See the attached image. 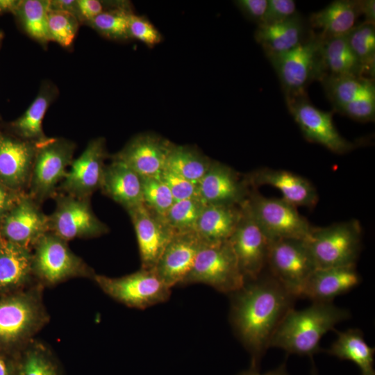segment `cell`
I'll list each match as a JSON object with an SVG mask.
<instances>
[{
  "label": "cell",
  "instance_id": "1",
  "mask_svg": "<svg viewBox=\"0 0 375 375\" xmlns=\"http://www.w3.org/2000/svg\"><path fill=\"white\" fill-rule=\"evenodd\" d=\"M231 295V322L251 356V367L258 369L274 331L296 298L270 274L262 273Z\"/></svg>",
  "mask_w": 375,
  "mask_h": 375
},
{
  "label": "cell",
  "instance_id": "2",
  "mask_svg": "<svg viewBox=\"0 0 375 375\" xmlns=\"http://www.w3.org/2000/svg\"><path fill=\"white\" fill-rule=\"evenodd\" d=\"M349 316L348 310L335 306L333 302H312L300 310L292 308L274 331L269 347L312 357L322 351L319 346L322 336L328 331H335V326Z\"/></svg>",
  "mask_w": 375,
  "mask_h": 375
},
{
  "label": "cell",
  "instance_id": "3",
  "mask_svg": "<svg viewBox=\"0 0 375 375\" xmlns=\"http://www.w3.org/2000/svg\"><path fill=\"white\" fill-rule=\"evenodd\" d=\"M322 38L312 30L293 49L269 59L279 78L285 101L307 94L306 88L324 76L321 45Z\"/></svg>",
  "mask_w": 375,
  "mask_h": 375
},
{
  "label": "cell",
  "instance_id": "4",
  "mask_svg": "<svg viewBox=\"0 0 375 375\" xmlns=\"http://www.w3.org/2000/svg\"><path fill=\"white\" fill-rule=\"evenodd\" d=\"M361 234V226L356 219L313 227L305 241L316 269L356 265Z\"/></svg>",
  "mask_w": 375,
  "mask_h": 375
},
{
  "label": "cell",
  "instance_id": "5",
  "mask_svg": "<svg viewBox=\"0 0 375 375\" xmlns=\"http://www.w3.org/2000/svg\"><path fill=\"white\" fill-rule=\"evenodd\" d=\"M75 149V143L63 138L48 137L36 144L27 193L38 203L57 194Z\"/></svg>",
  "mask_w": 375,
  "mask_h": 375
},
{
  "label": "cell",
  "instance_id": "6",
  "mask_svg": "<svg viewBox=\"0 0 375 375\" xmlns=\"http://www.w3.org/2000/svg\"><path fill=\"white\" fill-rule=\"evenodd\" d=\"M244 283L235 253L227 240L204 242L181 285L203 283L219 292L232 294L240 290Z\"/></svg>",
  "mask_w": 375,
  "mask_h": 375
},
{
  "label": "cell",
  "instance_id": "7",
  "mask_svg": "<svg viewBox=\"0 0 375 375\" xmlns=\"http://www.w3.org/2000/svg\"><path fill=\"white\" fill-rule=\"evenodd\" d=\"M247 201L254 220L269 242L306 240L313 228L296 206L282 198H268L256 188H250Z\"/></svg>",
  "mask_w": 375,
  "mask_h": 375
},
{
  "label": "cell",
  "instance_id": "8",
  "mask_svg": "<svg viewBox=\"0 0 375 375\" xmlns=\"http://www.w3.org/2000/svg\"><path fill=\"white\" fill-rule=\"evenodd\" d=\"M267 265L270 274L295 298L301 297L316 269L305 240L281 239L269 242Z\"/></svg>",
  "mask_w": 375,
  "mask_h": 375
},
{
  "label": "cell",
  "instance_id": "9",
  "mask_svg": "<svg viewBox=\"0 0 375 375\" xmlns=\"http://www.w3.org/2000/svg\"><path fill=\"white\" fill-rule=\"evenodd\" d=\"M93 278L106 294L131 308L145 309L165 302L171 295L172 288L160 279L154 269L141 268L119 278L99 274H94Z\"/></svg>",
  "mask_w": 375,
  "mask_h": 375
},
{
  "label": "cell",
  "instance_id": "10",
  "mask_svg": "<svg viewBox=\"0 0 375 375\" xmlns=\"http://www.w3.org/2000/svg\"><path fill=\"white\" fill-rule=\"evenodd\" d=\"M33 248V273L47 283L55 284L72 277L94 275L69 249L67 241L52 232L45 233Z\"/></svg>",
  "mask_w": 375,
  "mask_h": 375
},
{
  "label": "cell",
  "instance_id": "11",
  "mask_svg": "<svg viewBox=\"0 0 375 375\" xmlns=\"http://www.w3.org/2000/svg\"><path fill=\"white\" fill-rule=\"evenodd\" d=\"M56 208L49 216V231L62 240L99 237L109 231L94 214L90 198H78L60 192L55 195Z\"/></svg>",
  "mask_w": 375,
  "mask_h": 375
},
{
  "label": "cell",
  "instance_id": "12",
  "mask_svg": "<svg viewBox=\"0 0 375 375\" xmlns=\"http://www.w3.org/2000/svg\"><path fill=\"white\" fill-rule=\"evenodd\" d=\"M36 294L30 291L0 300V345L23 341L42 326L45 315Z\"/></svg>",
  "mask_w": 375,
  "mask_h": 375
},
{
  "label": "cell",
  "instance_id": "13",
  "mask_svg": "<svg viewBox=\"0 0 375 375\" xmlns=\"http://www.w3.org/2000/svg\"><path fill=\"white\" fill-rule=\"evenodd\" d=\"M285 101L306 140L338 154L348 153L356 147V144L340 134L333 123V112L315 107L307 94Z\"/></svg>",
  "mask_w": 375,
  "mask_h": 375
},
{
  "label": "cell",
  "instance_id": "14",
  "mask_svg": "<svg viewBox=\"0 0 375 375\" xmlns=\"http://www.w3.org/2000/svg\"><path fill=\"white\" fill-rule=\"evenodd\" d=\"M240 221L228 241L245 281L257 278L265 266L269 241L254 220L246 200Z\"/></svg>",
  "mask_w": 375,
  "mask_h": 375
},
{
  "label": "cell",
  "instance_id": "15",
  "mask_svg": "<svg viewBox=\"0 0 375 375\" xmlns=\"http://www.w3.org/2000/svg\"><path fill=\"white\" fill-rule=\"evenodd\" d=\"M49 231V216L27 192H22L0 222V236L31 249Z\"/></svg>",
  "mask_w": 375,
  "mask_h": 375
},
{
  "label": "cell",
  "instance_id": "16",
  "mask_svg": "<svg viewBox=\"0 0 375 375\" xmlns=\"http://www.w3.org/2000/svg\"><path fill=\"white\" fill-rule=\"evenodd\" d=\"M108 156L103 138L90 140L82 153L72 162L58 191L78 198H90L101 188L104 161Z\"/></svg>",
  "mask_w": 375,
  "mask_h": 375
},
{
  "label": "cell",
  "instance_id": "17",
  "mask_svg": "<svg viewBox=\"0 0 375 375\" xmlns=\"http://www.w3.org/2000/svg\"><path fill=\"white\" fill-rule=\"evenodd\" d=\"M173 144L154 133H142L133 137L110 158L124 162L141 177H158Z\"/></svg>",
  "mask_w": 375,
  "mask_h": 375
},
{
  "label": "cell",
  "instance_id": "18",
  "mask_svg": "<svg viewBox=\"0 0 375 375\" xmlns=\"http://www.w3.org/2000/svg\"><path fill=\"white\" fill-rule=\"evenodd\" d=\"M126 212L135 229L141 268L154 269L165 248L175 233L163 217L151 211L143 203Z\"/></svg>",
  "mask_w": 375,
  "mask_h": 375
},
{
  "label": "cell",
  "instance_id": "19",
  "mask_svg": "<svg viewBox=\"0 0 375 375\" xmlns=\"http://www.w3.org/2000/svg\"><path fill=\"white\" fill-rule=\"evenodd\" d=\"M204 242L195 231L175 233L154 268L158 276L171 288L181 285Z\"/></svg>",
  "mask_w": 375,
  "mask_h": 375
},
{
  "label": "cell",
  "instance_id": "20",
  "mask_svg": "<svg viewBox=\"0 0 375 375\" xmlns=\"http://www.w3.org/2000/svg\"><path fill=\"white\" fill-rule=\"evenodd\" d=\"M197 185L199 198L204 204L240 206L250 190L233 169L214 160Z\"/></svg>",
  "mask_w": 375,
  "mask_h": 375
},
{
  "label": "cell",
  "instance_id": "21",
  "mask_svg": "<svg viewBox=\"0 0 375 375\" xmlns=\"http://www.w3.org/2000/svg\"><path fill=\"white\" fill-rule=\"evenodd\" d=\"M36 144L0 132V182L9 189L28 188Z\"/></svg>",
  "mask_w": 375,
  "mask_h": 375
},
{
  "label": "cell",
  "instance_id": "22",
  "mask_svg": "<svg viewBox=\"0 0 375 375\" xmlns=\"http://www.w3.org/2000/svg\"><path fill=\"white\" fill-rule=\"evenodd\" d=\"M242 178L249 188L265 185L277 188L283 195L282 199L296 207L312 208L318 201L314 185L306 178L288 171L262 167Z\"/></svg>",
  "mask_w": 375,
  "mask_h": 375
},
{
  "label": "cell",
  "instance_id": "23",
  "mask_svg": "<svg viewBox=\"0 0 375 375\" xmlns=\"http://www.w3.org/2000/svg\"><path fill=\"white\" fill-rule=\"evenodd\" d=\"M360 282L356 265L317 268L310 274L301 297L312 302H333V299L351 290Z\"/></svg>",
  "mask_w": 375,
  "mask_h": 375
},
{
  "label": "cell",
  "instance_id": "24",
  "mask_svg": "<svg viewBox=\"0 0 375 375\" xmlns=\"http://www.w3.org/2000/svg\"><path fill=\"white\" fill-rule=\"evenodd\" d=\"M308 23L298 14L288 20L258 25L256 41L262 47L268 60L282 55L303 42L310 30Z\"/></svg>",
  "mask_w": 375,
  "mask_h": 375
},
{
  "label": "cell",
  "instance_id": "25",
  "mask_svg": "<svg viewBox=\"0 0 375 375\" xmlns=\"http://www.w3.org/2000/svg\"><path fill=\"white\" fill-rule=\"evenodd\" d=\"M100 189L126 210L143 203L141 176L119 160L105 166Z\"/></svg>",
  "mask_w": 375,
  "mask_h": 375
},
{
  "label": "cell",
  "instance_id": "26",
  "mask_svg": "<svg viewBox=\"0 0 375 375\" xmlns=\"http://www.w3.org/2000/svg\"><path fill=\"white\" fill-rule=\"evenodd\" d=\"M360 15L358 0H336L308 19L310 29H317L322 38L346 36Z\"/></svg>",
  "mask_w": 375,
  "mask_h": 375
},
{
  "label": "cell",
  "instance_id": "27",
  "mask_svg": "<svg viewBox=\"0 0 375 375\" xmlns=\"http://www.w3.org/2000/svg\"><path fill=\"white\" fill-rule=\"evenodd\" d=\"M241 214V205L205 204L194 231L207 243L227 241L236 228Z\"/></svg>",
  "mask_w": 375,
  "mask_h": 375
},
{
  "label": "cell",
  "instance_id": "28",
  "mask_svg": "<svg viewBox=\"0 0 375 375\" xmlns=\"http://www.w3.org/2000/svg\"><path fill=\"white\" fill-rule=\"evenodd\" d=\"M32 274L31 249L3 239L0 246V293L22 287Z\"/></svg>",
  "mask_w": 375,
  "mask_h": 375
},
{
  "label": "cell",
  "instance_id": "29",
  "mask_svg": "<svg viewBox=\"0 0 375 375\" xmlns=\"http://www.w3.org/2000/svg\"><path fill=\"white\" fill-rule=\"evenodd\" d=\"M58 94L57 88L49 82H44L40 91L24 113L12 123L17 138L38 143L48 137L42 128L44 115Z\"/></svg>",
  "mask_w": 375,
  "mask_h": 375
},
{
  "label": "cell",
  "instance_id": "30",
  "mask_svg": "<svg viewBox=\"0 0 375 375\" xmlns=\"http://www.w3.org/2000/svg\"><path fill=\"white\" fill-rule=\"evenodd\" d=\"M338 338L326 352L340 360H350L360 369V375H375L374 355L375 349L365 342L358 328L338 331Z\"/></svg>",
  "mask_w": 375,
  "mask_h": 375
},
{
  "label": "cell",
  "instance_id": "31",
  "mask_svg": "<svg viewBox=\"0 0 375 375\" xmlns=\"http://www.w3.org/2000/svg\"><path fill=\"white\" fill-rule=\"evenodd\" d=\"M321 57L324 76H363L346 36L322 38Z\"/></svg>",
  "mask_w": 375,
  "mask_h": 375
},
{
  "label": "cell",
  "instance_id": "32",
  "mask_svg": "<svg viewBox=\"0 0 375 375\" xmlns=\"http://www.w3.org/2000/svg\"><path fill=\"white\" fill-rule=\"evenodd\" d=\"M212 161L197 147L174 143L164 169L198 184L209 169Z\"/></svg>",
  "mask_w": 375,
  "mask_h": 375
},
{
  "label": "cell",
  "instance_id": "33",
  "mask_svg": "<svg viewBox=\"0 0 375 375\" xmlns=\"http://www.w3.org/2000/svg\"><path fill=\"white\" fill-rule=\"evenodd\" d=\"M320 82L334 110L338 112L375 88L374 79L365 76H324Z\"/></svg>",
  "mask_w": 375,
  "mask_h": 375
},
{
  "label": "cell",
  "instance_id": "34",
  "mask_svg": "<svg viewBox=\"0 0 375 375\" xmlns=\"http://www.w3.org/2000/svg\"><path fill=\"white\" fill-rule=\"evenodd\" d=\"M132 12L130 3L124 1H113L110 8L87 24L109 39L126 40L129 38L128 22Z\"/></svg>",
  "mask_w": 375,
  "mask_h": 375
},
{
  "label": "cell",
  "instance_id": "35",
  "mask_svg": "<svg viewBox=\"0 0 375 375\" xmlns=\"http://www.w3.org/2000/svg\"><path fill=\"white\" fill-rule=\"evenodd\" d=\"M347 42L357 58L362 76L374 78L375 74V24L363 21L347 35Z\"/></svg>",
  "mask_w": 375,
  "mask_h": 375
},
{
  "label": "cell",
  "instance_id": "36",
  "mask_svg": "<svg viewBox=\"0 0 375 375\" xmlns=\"http://www.w3.org/2000/svg\"><path fill=\"white\" fill-rule=\"evenodd\" d=\"M49 10V0H24L15 13L26 33L42 45L51 41L48 29Z\"/></svg>",
  "mask_w": 375,
  "mask_h": 375
},
{
  "label": "cell",
  "instance_id": "37",
  "mask_svg": "<svg viewBox=\"0 0 375 375\" xmlns=\"http://www.w3.org/2000/svg\"><path fill=\"white\" fill-rule=\"evenodd\" d=\"M15 361L17 375H61L58 362L41 344L28 347Z\"/></svg>",
  "mask_w": 375,
  "mask_h": 375
},
{
  "label": "cell",
  "instance_id": "38",
  "mask_svg": "<svg viewBox=\"0 0 375 375\" xmlns=\"http://www.w3.org/2000/svg\"><path fill=\"white\" fill-rule=\"evenodd\" d=\"M204 206L199 198L175 201L163 217L174 233L192 231Z\"/></svg>",
  "mask_w": 375,
  "mask_h": 375
},
{
  "label": "cell",
  "instance_id": "39",
  "mask_svg": "<svg viewBox=\"0 0 375 375\" xmlns=\"http://www.w3.org/2000/svg\"><path fill=\"white\" fill-rule=\"evenodd\" d=\"M142 202L151 211L164 217L174 202L165 183L158 177H141Z\"/></svg>",
  "mask_w": 375,
  "mask_h": 375
},
{
  "label": "cell",
  "instance_id": "40",
  "mask_svg": "<svg viewBox=\"0 0 375 375\" xmlns=\"http://www.w3.org/2000/svg\"><path fill=\"white\" fill-rule=\"evenodd\" d=\"M78 19L72 14L49 10L48 29L51 41L65 48L71 47L76 35Z\"/></svg>",
  "mask_w": 375,
  "mask_h": 375
},
{
  "label": "cell",
  "instance_id": "41",
  "mask_svg": "<svg viewBox=\"0 0 375 375\" xmlns=\"http://www.w3.org/2000/svg\"><path fill=\"white\" fill-rule=\"evenodd\" d=\"M129 38L135 39L149 47H153L162 40L160 32L145 17L132 12L128 22Z\"/></svg>",
  "mask_w": 375,
  "mask_h": 375
},
{
  "label": "cell",
  "instance_id": "42",
  "mask_svg": "<svg viewBox=\"0 0 375 375\" xmlns=\"http://www.w3.org/2000/svg\"><path fill=\"white\" fill-rule=\"evenodd\" d=\"M340 113L360 122L375 119V88L362 94L356 101L342 108Z\"/></svg>",
  "mask_w": 375,
  "mask_h": 375
},
{
  "label": "cell",
  "instance_id": "43",
  "mask_svg": "<svg viewBox=\"0 0 375 375\" xmlns=\"http://www.w3.org/2000/svg\"><path fill=\"white\" fill-rule=\"evenodd\" d=\"M160 177L169 188L174 201L199 198L197 184L167 169H164Z\"/></svg>",
  "mask_w": 375,
  "mask_h": 375
},
{
  "label": "cell",
  "instance_id": "44",
  "mask_svg": "<svg viewBox=\"0 0 375 375\" xmlns=\"http://www.w3.org/2000/svg\"><path fill=\"white\" fill-rule=\"evenodd\" d=\"M298 14L296 3L293 0H268L263 24L283 22Z\"/></svg>",
  "mask_w": 375,
  "mask_h": 375
},
{
  "label": "cell",
  "instance_id": "45",
  "mask_svg": "<svg viewBox=\"0 0 375 375\" xmlns=\"http://www.w3.org/2000/svg\"><path fill=\"white\" fill-rule=\"evenodd\" d=\"M234 3L247 18L258 26L264 23L268 0H237Z\"/></svg>",
  "mask_w": 375,
  "mask_h": 375
},
{
  "label": "cell",
  "instance_id": "46",
  "mask_svg": "<svg viewBox=\"0 0 375 375\" xmlns=\"http://www.w3.org/2000/svg\"><path fill=\"white\" fill-rule=\"evenodd\" d=\"M79 21L88 24L95 17L111 7L113 1L99 0H77Z\"/></svg>",
  "mask_w": 375,
  "mask_h": 375
},
{
  "label": "cell",
  "instance_id": "47",
  "mask_svg": "<svg viewBox=\"0 0 375 375\" xmlns=\"http://www.w3.org/2000/svg\"><path fill=\"white\" fill-rule=\"evenodd\" d=\"M22 193L9 189L0 182V222Z\"/></svg>",
  "mask_w": 375,
  "mask_h": 375
},
{
  "label": "cell",
  "instance_id": "48",
  "mask_svg": "<svg viewBox=\"0 0 375 375\" xmlns=\"http://www.w3.org/2000/svg\"><path fill=\"white\" fill-rule=\"evenodd\" d=\"M49 10L65 12L72 14L75 16L79 21V12L77 1L49 0Z\"/></svg>",
  "mask_w": 375,
  "mask_h": 375
},
{
  "label": "cell",
  "instance_id": "49",
  "mask_svg": "<svg viewBox=\"0 0 375 375\" xmlns=\"http://www.w3.org/2000/svg\"><path fill=\"white\" fill-rule=\"evenodd\" d=\"M360 15L365 17V22L375 24V1L358 0Z\"/></svg>",
  "mask_w": 375,
  "mask_h": 375
},
{
  "label": "cell",
  "instance_id": "50",
  "mask_svg": "<svg viewBox=\"0 0 375 375\" xmlns=\"http://www.w3.org/2000/svg\"><path fill=\"white\" fill-rule=\"evenodd\" d=\"M0 375H17L15 357L0 353Z\"/></svg>",
  "mask_w": 375,
  "mask_h": 375
},
{
  "label": "cell",
  "instance_id": "51",
  "mask_svg": "<svg viewBox=\"0 0 375 375\" xmlns=\"http://www.w3.org/2000/svg\"><path fill=\"white\" fill-rule=\"evenodd\" d=\"M238 375H289L286 370L285 363H283L275 369L265 374H260L258 369L251 367L249 370L243 371Z\"/></svg>",
  "mask_w": 375,
  "mask_h": 375
},
{
  "label": "cell",
  "instance_id": "52",
  "mask_svg": "<svg viewBox=\"0 0 375 375\" xmlns=\"http://www.w3.org/2000/svg\"><path fill=\"white\" fill-rule=\"evenodd\" d=\"M20 1L17 0H0V14L8 12L15 14Z\"/></svg>",
  "mask_w": 375,
  "mask_h": 375
},
{
  "label": "cell",
  "instance_id": "53",
  "mask_svg": "<svg viewBox=\"0 0 375 375\" xmlns=\"http://www.w3.org/2000/svg\"><path fill=\"white\" fill-rule=\"evenodd\" d=\"M312 366H313V367H312V370H311V375H317V369H316V368H315V365L312 364Z\"/></svg>",
  "mask_w": 375,
  "mask_h": 375
},
{
  "label": "cell",
  "instance_id": "54",
  "mask_svg": "<svg viewBox=\"0 0 375 375\" xmlns=\"http://www.w3.org/2000/svg\"><path fill=\"white\" fill-rule=\"evenodd\" d=\"M2 241H3V239H2L1 237L0 236V246H1V243H2Z\"/></svg>",
  "mask_w": 375,
  "mask_h": 375
}]
</instances>
